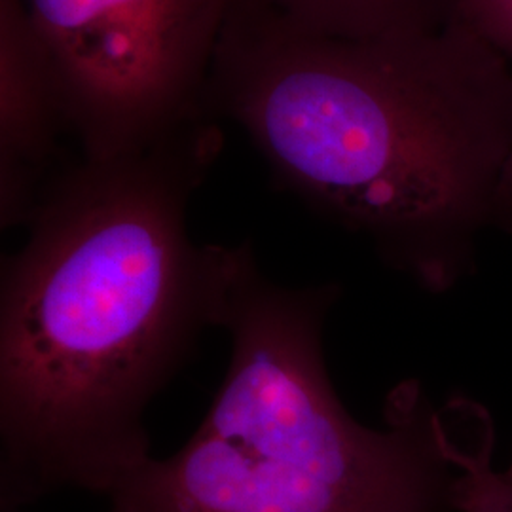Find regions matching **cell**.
Segmentation results:
<instances>
[{
    "mask_svg": "<svg viewBox=\"0 0 512 512\" xmlns=\"http://www.w3.org/2000/svg\"><path fill=\"white\" fill-rule=\"evenodd\" d=\"M82 158L152 147L203 118L230 0H19Z\"/></svg>",
    "mask_w": 512,
    "mask_h": 512,
    "instance_id": "cell-4",
    "label": "cell"
},
{
    "mask_svg": "<svg viewBox=\"0 0 512 512\" xmlns=\"http://www.w3.org/2000/svg\"><path fill=\"white\" fill-rule=\"evenodd\" d=\"M338 294L332 283H275L249 243L222 245L226 378L196 433L129 475L110 512H459L482 408H437L420 382H404L380 427L355 420L323 351Z\"/></svg>",
    "mask_w": 512,
    "mask_h": 512,
    "instance_id": "cell-3",
    "label": "cell"
},
{
    "mask_svg": "<svg viewBox=\"0 0 512 512\" xmlns=\"http://www.w3.org/2000/svg\"><path fill=\"white\" fill-rule=\"evenodd\" d=\"M296 31L329 38H378L429 29L450 16V0H247Z\"/></svg>",
    "mask_w": 512,
    "mask_h": 512,
    "instance_id": "cell-6",
    "label": "cell"
},
{
    "mask_svg": "<svg viewBox=\"0 0 512 512\" xmlns=\"http://www.w3.org/2000/svg\"><path fill=\"white\" fill-rule=\"evenodd\" d=\"M207 95L389 268L429 293L471 274L512 156V65L469 25L315 37L230 0Z\"/></svg>",
    "mask_w": 512,
    "mask_h": 512,
    "instance_id": "cell-2",
    "label": "cell"
},
{
    "mask_svg": "<svg viewBox=\"0 0 512 512\" xmlns=\"http://www.w3.org/2000/svg\"><path fill=\"white\" fill-rule=\"evenodd\" d=\"M67 128L50 59L19 0H0V222L31 219Z\"/></svg>",
    "mask_w": 512,
    "mask_h": 512,
    "instance_id": "cell-5",
    "label": "cell"
},
{
    "mask_svg": "<svg viewBox=\"0 0 512 512\" xmlns=\"http://www.w3.org/2000/svg\"><path fill=\"white\" fill-rule=\"evenodd\" d=\"M495 226L512 232V156L505 165L499 192H497V211H495Z\"/></svg>",
    "mask_w": 512,
    "mask_h": 512,
    "instance_id": "cell-9",
    "label": "cell"
},
{
    "mask_svg": "<svg viewBox=\"0 0 512 512\" xmlns=\"http://www.w3.org/2000/svg\"><path fill=\"white\" fill-rule=\"evenodd\" d=\"M222 147L192 122L46 181L0 283V512L110 494L150 454L148 406L215 327L220 245L188 205Z\"/></svg>",
    "mask_w": 512,
    "mask_h": 512,
    "instance_id": "cell-1",
    "label": "cell"
},
{
    "mask_svg": "<svg viewBox=\"0 0 512 512\" xmlns=\"http://www.w3.org/2000/svg\"><path fill=\"white\" fill-rule=\"evenodd\" d=\"M494 427L486 414L465 452L467 482L459 512H512V463L494 469Z\"/></svg>",
    "mask_w": 512,
    "mask_h": 512,
    "instance_id": "cell-7",
    "label": "cell"
},
{
    "mask_svg": "<svg viewBox=\"0 0 512 512\" xmlns=\"http://www.w3.org/2000/svg\"><path fill=\"white\" fill-rule=\"evenodd\" d=\"M450 14L486 38L512 65V0H450Z\"/></svg>",
    "mask_w": 512,
    "mask_h": 512,
    "instance_id": "cell-8",
    "label": "cell"
}]
</instances>
